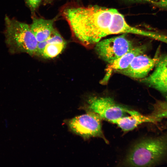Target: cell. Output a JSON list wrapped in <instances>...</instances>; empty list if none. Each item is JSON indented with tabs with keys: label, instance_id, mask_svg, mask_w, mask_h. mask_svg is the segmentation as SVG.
<instances>
[{
	"label": "cell",
	"instance_id": "cell-1",
	"mask_svg": "<svg viewBox=\"0 0 167 167\" xmlns=\"http://www.w3.org/2000/svg\"><path fill=\"white\" fill-rule=\"evenodd\" d=\"M63 15L73 36L85 46L96 44L108 35L120 33L140 35L142 30L129 25L117 10L98 6L66 9Z\"/></svg>",
	"mask_w": 167,
	"mask_h": 167
},
{
	"label": "cell",
	"instance_id": "cell-2",
	"mask_svg": "<svg viewBox=\"0 0 167 167\" xmlns=\"http://www.w3.org/2000/svg\"><path fill=\"white\" fill-rule=\"evenodd\" d=\"M167 162V130L160 135L144 137L132 146L122 164L151 167Z\"/></svg>",
	"mask_w": 167,
	"mask_h": 167
},
{
	"label": "cell",
	"instance_id": "cell-3",
	"mask_svg": "<svg viewBox=\"0 0 167 167\" xmlns=\"http://www.w3.org/2000/svg\"><path fill=\"white\" fill-rule=\"evenodd\" d=\"M5 22V42L10 53H26L36 56L38 42L30 26L7 16Z\"/></svg>",
	"mask_w": 167,
	"mask_h": 167
},
{
	"label": "cell",
	"instance_id": "cell-4",
	"mask_svg": "<svg viewBox=\"0 0 167 167\" xmlns=\"http://www.w3.org/2000/svg\"><path fill=\"white\" fill-rule=\"evenodd\" d=\"M85 107L111 122L127 114L130 115L132 110L108 96H90L86 100Z\"/></svg>",
	"mask_w": 167,
	"mask_h": 167
},
{
	"label": "cell",
	"instance_id": "cell-5",
	"mask_svg": "<svg viewBox=\"0 0 167 167\" xmlns=\"http://www.w3.org/2000/svg\"><path fill=\"white\" fill-rule=\"evenodd\" d=\"M135 46L133 42L123 34L100 41L96 44L95 49L98 56L109 64Z\"/></svg>",
	"mask_w": 167,
	"mask_h": 167
},
{
	"label": "cell",
	"instance_id": "cell-6",
	"mask_svg": "<svg viewBox=\"0 0 167 167\" xmlns=\"http://www.w3.org/2000/svg\"><path fill=\"white\" fill-rule=\"evenodd\" d=\"M101 118L96 113L88 110L86 113L70 119L68 125L71 131L84 138L99 137L107 142L101 129Z\"/></svg>",
	"mask_w": 167,
	"mask_h": 167
},
{
	"label": "cell",
	"instance_id": "cell-7",
	"mask_svg": "<svg viewBox=\"0 0 167 167\" xmlns=\"http://www.w3.org/2000/svg\"><path fill=\"white\" fill-rule=\"evenodd\" d=\"M160 58L157 54L152 58L140 54L134 58L127 68L117 72L132 78L143 79L156 66Z\"/></svg>",
	"mask_w": 167,
	"mask_h": 167
},
{
	"label": "cell",
	"instance_id": "cell-8",
	"mask_svg": "<svg viewBox=\"0 0 167 167\" xmlns=\"http://www.w3.org/2000/svg\"><path fill=\"white\" fill-rule=\"evenodd\" d=\"M142 80L162 93L167 101V54L160 57L154 71Z\"/></svg>",
	"mask_w": 167,
	"mask_h": 167
},
{
	"label": "cell",
	"instance_id": "cell-9",
	"mask_svg": "<svg viewBox=\"0 0 167 167\" xmlns=\"http://www.w3.org/2000/svg\"><path fill=\"white\" fill-rule=\"evenodd\" d=\"M66 44L62 36L55 30L47 39L38 43L36 56L45 59L54 58L63 51Z\"/></svg>",
	"mask_w": 167,
	"mask_h": 167
},
{
	"label": "cell",
	"instance_id": "cell-10",
	"mask_svg": "<svg viewBox=\"0 0 167 167\" xmlns=\"http://www.w3.org/2000/svg\"><path fill=\"white\" fill-rule=\"evenodd\" d=\"M147 47L145 45L135 46L122 56L109 63L106 69V73L102 80V83H106L113 71L124 70L127 68L134 58L143 53Z\"/></svg>",
	"mask_w": 167,
	"mask_h": 167
},
{
	"label": "cell",
	"instance_id": "cell-11",
	"mask_svg": "<svg viewBox=\"0 0 167 167\" xmlns=\"http://www.w3.org/2000/svg\"><path fill=\"white\" fill-rule=\"evenodd\" d=\"M129 116H125L113 121L112 123L116 124L124 131H130L144 123L155 122L156 121L150 115H143L132 110Z\"/></svg>",
	"mask_w": 167,
	"mask_h": 167
},
{
	"label": "cell",
	"instance_id": "cell-12",
	"mask_svg": "<svg viewBox=\"0 0 167 167\" xmlns=\"http://www.w3.org/2000/svg\"><path fill=\"white\" fill-rule=\"evenodd\" d=\"M54 21V19H33L30 26L38 43L47 39L54 32L55 30L53 26Z\"/></svg>",
	"mask_w": 167,
	"mask_h": 167
},
{
	"label": "cell",
	"instance_id": "cell-13",
	"mask_svg": "<svg viewBox=\"0 0 167 167\" xmlns=\"http://www.w3.org/2000/svg\"><path fill=\"white\" fill-rule=\"evenodd\" d=\"M27 3L33 10L36 9L39 6L41 0H25Z\"/></svg>",
	"mask_w": 167,
	"mask_h": 167
},
{
	"label": "cell",
	"instance_id": "cell-14",
	"mask_svg": "<svg viewBox=\"0 0 167 167\" xmlns=\"http://www.w3.org/2000/svg\"><path fill=\"white\" fill-rule=\"evenodd\" d=\"M139 0L144 1H149V2H153L155 1L156 0Z\"/></svg>",
	"mask_w": 167,
	"mask_h": 167
},
{
	"label": "cell",
	"instance_id": "cell-15",
	"mask_svg": "<svg viewBox=\"0 0 167 167\" xmlns=\"http://www.w3.org/2000/svg\"><path fill=\"white\" fill-rule=\"evenodd\" d=\"M165 6L166 9H167V0H166L165 2Z\"/></svg>",
	"mask_w": 167,
	"mask_h": 167
}]
</instances>
